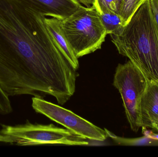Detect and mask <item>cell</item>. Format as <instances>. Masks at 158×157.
I'll use <instances>...</instances> for the list:
<instances>
[{
  "mask_svg": "<svg viewBox=\"0 0 158 157\" xmlns=\"http://www.w3.org/2000/svg\"><path fill=\"white\" fill-rule=\"evenodd\" d=\"M45 17L18 0H0V85L9 96L50 95L63 105L79 74L48 30Z\"/></svg>",
  "mask_w": 158,
  "mask_h": 157,
  "instance_id": "cell-1",
  "label": "cell"
},
{
  "mask_svg": "<svg viewBox=\"0 0 158 157\" xmlns=\"http://www.w3.org/2000/svg\"><path fill=\"white\" fill-rule=\"evenodd\" d=\"M110 35L120 54L129 58L148 80L158 82V29L149 0L124 26Z\"/></svg>",
  "mask_w": 158,
  "mask_h": 157,
  "instance_id": "cell-2",
  "label": "cell"
},
{
  "mask_svg": "<svg viewBox=\"0 0 158 157\" xmlns=\"http://www.w3.org/2000/svg\"><path fill=\"white\" fill-rule=\"evenodd\" d=\"M61 28L77 58L101 49L107 35L94 5L82 6L61 20Z\"/></svg>",
  "mask_w": 158,
  "mask_h": 157,
  "instance_id": "cell-3",
  "label": "cell"
},
{
  "mask_svg": "<svg viewBox=\"0 0 158 157\" xmlns=\"http://www.w3.org/2000/svg\"><path fill=\"white\" fill-rule=\"evenodd\" d=\"M0 143L18 146L43 144L89 145V139L53 124H33L29 121L15 126L1 124Z\"/></svg>",
  "mask_w": 158,
  "mask_h": 157,
  "instance_id": "cell-4",
  "label": "cell"
},
{
  "mask_svg": "<svg viewBox=\"0 0 158 157\" xmlns=\"http://www.w3.org/2000/svg\"><path fill=\"white\" fill-rule=\"evenodd\" d=\"M144 74L131 61L116 68L113 85L118 89L131 129L137 132L142 127L140 104L148 84Z\"/></svg>",
  "mask_w": 158,
  "mask_h": 157,
  "instance_id": "cell-5",
  "label": "cell"
},
{
  "mask_svg": "<svg viewBox=\"0 0 158 157\" xmlns=\"http://www.w3.org/2000/svg\"><path fill=\"white\" fill-rule=\"evenodd\" d=\"M32 107L37 113L44 115L71 131L89 140L102 142L108 137L105 129L94 125L71 111L46 101L42 98H32Z\"/></svg>",
  "mask_w": 158,
  "mask_h": 157,
  "instance_id": "cell-6",
  "label": "cell"
},
{
  "mask_svg": "<svg viewBox=\"0 0 158 157\" xmlns=\"http://www.w3.org/2000/svg\"><path fill=\"white\" fill-rule=\"evenodd\" d=\"M32 6L44 16L63 20L82 6L77 0H18Z\"/></svg>",
  "mask_w": 158,
  "mask_h": 157,
  "instance_id": "cell-7",
  "label": "cell"
},
{
  "mask_svg": "<svg viewBox=\"0 0 158 157\" xmlns=\"http://www.w3.org/2000/svg\"><path fill=\"white\" fill-rule=\"evenodd\" d=\"M142 127L155 129L158 124V82L148 80L140 104Z\"/></svg>",
  "mask_w": 158,
  "mask_h": 157,
  "instance_id": "cell-8",
  "label": "cell"
},
{
  "mask_svg": "<svg viewBox=\"0 0 158 157\" xmlns=\"http://www.w3.org/2000/svg\"><path fill=\"white\" fill-rule=\"evenodd\" d=\"M45 21L48 30L61 52L72 67L77 70L79 67L78 58L75 55L62 30L61 20L55 18L45 17Z\"/></svg>",
  "mask_w": 158,
  "mask_h": 157,
  "instance_id": "cell-9",
  "label": "cell"
},
{
  "mask_svg": "<svg viewBox=\"0 0 158 157\" xmlns=\"http://www.w3.org/2000/svg\"><path fill=\"white\" fill-rule=\"evenodd\" d=\"M93 5L98 13L107 34L110 35L126 25L122 18L118 14L97 4H94Z\"/></svg>",
  "mask_w": 158,
  "mask_h": 157,
  "instance_id": "cell-10",
  "label": "cell"
},
{
  "mask_svg": "<svg viewBox=\"0 0 158 157\" xmlns=\"http://www.w3.org/2000/svg\"><path fill=\"white\" fill-rule=\"evenodd\" d=\"M146 0H123L119 15L127 24Z\"/></svg>",
  "mask_w": 158,
  "mask_h": 157,
  "instance_id": "cell-11",
  "label": "cell"
},
{
  "mask_svg": "<svg viewBox=\"0 0 158 157\" xmlns=\"http://www.w3.org/2000/svg\"><path fill=\"white\" fill-rule=\"evenodd\" d=\"M108 136L111 138L112 140L118 144L121 145H139L148 144L151 143L153 139H150L148 137H141L139 138H125L123 137L116 136L114 134L109 131L107 129H105Z\"/></svg>",
  "mask_w": 158,
  "mask_h": 157,
  "instance_id": "cell-12",
  "label": "cell"
},
{
  "mask_svg": "<svg viewBox=\"0 0 158 157\" xmlns=\"http://www.w3.org/2000/svg\"><path fill=\"white\" fill-rule=\"evenodd\" d=\"M8 97L0 85V114L6 115L13 111Z\"/></svg>",
  "mask_w": 158,
  "mask_h": 157,
  "instance_id": "cell-13",
  "label": "cell"
},
{
  "mask_svg": "<svg viewBox=\"0 0 158 157\" xmlns=\"http://www.w3.org/2000/svg\"><path fill=\"white\" fill-rule=\"evenodd\" d=\"M122 2L123 0H95L94 4L104 6L119 14Z\"/></svg>",
  "mask_w": 158,
  "mask_h": 157,
  "instance_id": "cell-14",
  "label": "cell"
},
{
  "mask_svg": "<svg viewBox=\"0 0 158 157\" xmlns=\"http://www.w3.org/2000/svg\"><path fill=\"white\" fill-rule=\"evenodd\" d=\"M153 18L158 29V0H149Z\"/></svg>",
  "mask_w": 158,
  "mask_h": 157,
  "instance_id": "cell-15",
  "label": "cell"
},
{
  "mask_svg": "<svg viewBox=\"0 0 158 157\" xmlns=\"http://www.w3.org/2000/svg\"><path fill=\"white\" fill-rule=\"evenodd\" d=\"M143 133L145 136L153 140H158V134L154 133L151 131H148L145 127H143Z\"/></svg>",
  "mask_w": 158,
  "mask_h": 157,
  "instance_id": "cell-16",
  "label": "cell"
},
{
  "mask_svg": "<svg viewBox=\"0 0 158 157\" xmlns=\"http://www.w3.org/2000/svg\"><path fill=\"white\" fill-rule=\"evenodd\" d=\"M80 3L83 4L85 6L88 7L91 6V5H93L94 3L95 0H77Z\"/></svg>",
  "mask_w": 158,
  "mask_h": 157,
  "instance_id": "cell-17",
  "label": "cell"
},
{
  "mask_svg": "<svg viewBox=\"0 0 158 157\" xmlns=\"http://www.w3.org/2000/svg\"><path fill=\"white\" fill-rule=\"evenodd\" d=\"M155 129H156V130H158V125H157L156 126V127H155Z\"/></svg>",
  "mask_w": 158,
  "mask_h": 157,
  "instance_id": "cell-18",
  "label": "cell"
}]
</instances>
